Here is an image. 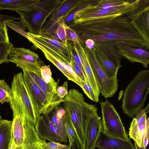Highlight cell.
<instances>
[{
    "label": "cell",
    "mask_w": 149,
    "mask_h": 149,
    "mask_svg": "<svg viewBox=\"0 0 149 149\" xmlns=\"http://www.w3.org/2000/svg\"><path fill=\"white\" fill-rule=\"evenodd\" d=\"M70 65L72 67L80 80L85 81L86 78V75L84 74L80 67L76 62L73 57Z\"/></svg>",
    "instance_id": "f35d334b"
},
{
    "label": "cell",
    "mask_w": 149,
    "mask_h": 149,
    "mask_svg": "<svg viewBox=\"0 0 149 149\" xmlns=\"http://www.w3.org/2000/svg\"><path fill=\"white\" fill-rule=\"evenodd\" d=\"M8 59H14L24 62L37 63H41L38 55L30 49L13 46L8 54Z\"/></svg>",
    "instance_id": "44dd1931"
},
{
    "label": "cell",
    "mask_w": 149,
    "mask_h": 149,
    "mask_svg": "<svg viewBox=\"0 0 149 149\" xmlns=\"http://www.w3.org/2000/svg\"><path fill=\"white\" fill-rule=\"evenodd\" d=\"M70 45L72 57L80 67L83 73L86 75L84 71L83 65L81 58L73 45H72L71 44H70Z\"/></svg>",
    "instance_id": "60d3db41"
},
{
    "label": "cell",
    "mask_w": 149,
    "mask_h": 149,
    "mask_svg": "<svg viewBox=\"0 0 149 149\" xmlns=\"http://www.w3.org/2000/svg\"><path fill=\"white\" fill-rule=\"evenodd\" d=\"M149 91V70L139 72L126 88L122 99L123 112L134 117L144 105Z\"/></svg>",
    "instance_id": "3957f363"
},
{
    "label": "cell",
    "mask_w": 149,
    "mask_h": 149,
    "mask_svg": "<svg viewBox=\"0 0 149 149\" xmlns=\"http://www.w3.org/2000/svg\"><path fill=\"white\" fill-rule=\"evenodd\" d=\"M18 18L0 14V42H9L8 34V29L5 23L6 21L14 20L17 19L20 20Z\"/></svg>",
    "instance_id": "f1b7e54d"
},
{
    "label": "cell",
    "mask_w": 149,
    "mask_h": 149,
    "mask_svg": "<svg viewBox=\"0 0 149 149\" xmlns=\"http://www.w3.org/2000/svg\"><path fill=\"white\" fill-rule=\"evenodd\" d=\"M82 0H63L44 25L40 34L45 31L54 22L61 17L66 16Z\"/></svg>",
    "instance_id": "9a60e30c"
},
{
    "label": "cell",
    "mask_w": 149,
    "mask_h": 149,
    "mask_svg": "<svg viewBox=\"0 0 149 149\" xmlns=\"http://www.w3.org/2000/svg\"><path fill=\"white\" fill-rule=\"evenodd\" d=\"M139 1L129 0L127 3L121 5L107 8L96 9L92 8V5L96 2L95 0L75 17L73 21L69 24H76L107 16L126 15L134 9Z\"/></svg>",
    "instance_id": "9c48e42d"
},
{
    "label": "cell",
    "mask_w": 149,
    "mask_h": 149,
    "mask_svg": "<svg viewBox=\"0 0 149 149\" xmlns=\"http://www.w3.org/2000/svg\"><path fill=\"white\" fill-rule=\"evenodd\" d=\"M134 146L135 149H146V148H145L142 145L141 147H139L135 142Z\"/></svg>",
    "instance_id": "f6af8a7d"
},
{
    "label": "cell",
    "mask_w": 149,
    "mask_h": 149,
    "mask_svg": "<svg viewBox=\"0 0 149 149\" xmlns=\"http://www.w3.org/2000/svg\"><path fill=\"white\" fill-rule=\"evenodd\" d=\"M73 46L81 60L86 78L96 97L99 98L100 92L88 57L81 42H73Z\"/></svg>",
    "instance_id": "2e32d148"
},
{
    "label": "cell",
    "mask_w": 149,
    "mask_h": 149,
    "mask_svg": "<svg viewBox=\"0 0 149 149\" xmlns=\"http://www.w3.org/2000/svg\"><path fill=\"white\" fill-rule=\"evenodd\" d=\"M11 89L13 93L20 100L26 117L35 125L37 117L25 85L22 72L14 76Z\"/></svg>",
    "instance_id": "7c38bea8"
},
{
    "label": "cell",
    "mask_w": 149,
    "mask_h": 149,
    "mask_svg": "<svg viewBox=\"0 0 149 149\" xmlns=\"http://www.w3.org/2000/svg\"><path fill=\"white\" fill-rule=\"evenodd\" d=\"M48 115L50 120L56 127L65 143H67L68 141L66 133L65 117L62 119L58 118L54 109Z\"/></svg>",
    "instance_id": "83f0119b"
},
{
    "label": "cell",
    "mask_w": 149,
    "mask_h": 149,
    "mask_svg": "<svg viewBox=\"0 0 149 149\" xmlns=\"http://www.w3.org/2000/svg\"><path fill=\"white\" fill-rule=\"evenodd\" d=\"M149 10L134 18L131 22L149 47Z\"/></svg>",
    "instance_id": "ffe728a7"
},
{
    "label": "cell",
    "mask_w": 149,
    "mask_h": 149,
    "mask_svg": "<svg viewBox=\"0 0 149 149\" xmlns=\"http://www.w3.org/2000/svg\"><path fill=\"white\" fill-rule=\"evenodd\" d=\"M1 116L0 115V120H1Z\"/></svg>",
    "instance_id": "bcb514c9"
},
{
    "label": "cell",
    "mask_w": 149,
    "mask_h": 149,
    "mask_svg": "<svg viewBox=\"0 0 149 149\" xmlns=\"http://www.w3.org/2000/svg\"><path fill=\"white\" fill-rule=\"evenodd\" d=\"M13 46L10 42H0V64L7 62L8 54Z\"/></svg>",
    "instance_id": "e575fe53"
},
{
    "label": "cell",
    "mask_w": 149,
    "mask_h": 149,
    "mask_svg": "<svg viewBox=\"0 0 149 149\" xmlns=\"http://www.w3.org/2000/svg\"><path fill=\"white\" fill-rule=\"evenodd\" d=\"M128 1L123 0H97L92 5V8L96 9L109 8L125 4Z\"/></svg>",
    "instance_id": "1f68e13d"
},
{
    "label": "cell",
    "mask_w": 149,
    "mask_h": 149,
    "mask_svg": "<svg viewBox=\"0 0 149 149\" xmlns=\"http://www.w3.org/2000/svg\"><path fill=\"white\" fill-rule=\"evenodd\" d=\"M37 135L41 140L65 143L56 128L50 120L48 114L37 117L35 125Z\"/></svg>",
    "instance_id": "4fadbf2b"
},
{
    "label": "cell",
    "mask_w": 149,
    "mask_h": 149,
    "mask_svg": "<svg viewBox=\"0 0 149 149\" xmlns=\"http://www.w3.org/2000/svg\"><path fill=\"white\" fill-rule=\"evenodd\" d=\"M63 100L64 108L68 113L81 148L84 149L88 125L92 117L98 113L97 108L86 102L82 94L76 89L70 90Z\"/></svg>",
    "instance_id": "7a4b0ae2"
},
{
    "label": "cell",
    "mask_w": 149,
    "mask_h": 149,
    "mask_svg": "<svg viewBox=\"0 0 149 149\" xmlns=\"http://www.w3.org/2000/svg\"><path fill=\"white\" fill-rule=\"evenodd\" d=\"M149 137V125L147 128L146 132L143 139L142 145L144 147L146 148L148 143Z\"/></svg>",
    "instance_id": "b9f144b4"
},
{
    "label": "cell",
    "mask_w": 149,
    "mask_h": 149,
    "mask_svg": "<svg viewBox=\"0 0 149 149\" xmlns=\"http://www.w3.org/2000/svg\"><path fill=\"white\" fill-rule=\"evenodd\" d=\"M9 61L15 63L17 67L30 75L37 85L45 93L49 104L53 109L63 102V99L60 98L57 94L58 82L55 81L47 84L42 79L40 70L41 63H30L14 59H9Z\"/></svg>",
    "instance_id": "5b68a950"
},
{
    "label": "cell",
    "mask_w": 149,
    "mask_h": 149,
    "mask_svg": "<svg viewBox=\"0 0 149 149\" xmlns=\"http://www.w3.org/2000/svg\"><path fill=\"white\" fill-rule=\"evenodd\" d=\"M95 149H135L130 138L125 141L110 137L102 131L95 145Z\"/></svg>",
    "instance_id": "5bb4252c"
},
{
    "label": "cell",
    "mask_w": 149,
    "mask_h": 149,
    "mask_svg": "<svg viewBox=\"0 0 149 149\" xmlns=\"http://www.w3.org/2000/svg\"><path fill=\"white\" fill-rule=\"evenodd\" d=\"M102 131L101 119L97 113L92 116L89 121L84 149H95L96 143Z\"/></svg>",
    "instance_id": "e0dca14e"
},
{
    "label": "cell",
    "mask_w": 149,
    "mask_h": 149,
    "mask_svg": "<svg viewBox=\"0 0 149 149\" xmlns=\"http://www.w3.org/2000/svg\"><path fill=\"white\" fill-rule=\"evenodd\" d=\"M38 145L41 149H70L68 145H64L59 142H47L40 139Z\"/></svg>",
    "instance_id": "836d02e7"
},
{
    "label": "cell",
    "mask_w": 149,
    "mask_h": 149,
    "mask_svg": "<svg viewBox=\"0 0 149 149\" xmlns=\"http://www.w3.org/2000/svg\"><path fill=\"white\" fill-rule=\"evenodd\" d=\"M148 10H149V0H139L134 9L125 16L130 21L134 18Z\"/></svg>",
    "instance_id": "f546056e"
},
{
    "label": "cell",
    "mask_w": 149,
    "mask_h": 149,
    "mask_svg": "<svg viewBox=\"0 0 149 149\" xmlns=\"http://www.w3.org/2000/svg\"><path fill=\"white\" fill-rule=\"evenodd\" d=\"M119 53L130 61L141 63L146 68L149 64V53L146 50L141 48L127 47L120 50Z\"/></svg>",
    "instance_id": "ac0fdd59"
},
{
    "label": "cell",
    "mask_w": 149,
    "mask_h": 149,
    "mask_svg": "<svg viewBox=\"0 0 149 149\" xmlns=\"http://www.w3.org/2000/svg\"><path fill=\"white\" fill-rule=\"evenodd\" d=\"M35 47L41 50L43 53L46 58L54 65L69 80L72 81L81 88V80L76 79L65 68L62 63L61 61L51 54L38 45L34 44Z\"/></svg>",
    "instance_id": "484cf974"
},
{
    "label": "cell",
    "mask_w": 149,
    "mask_h": 149,
    "mask_svg": "<svg viewBox=\"0 0 149 149\" xmlns=\"http://www.w3.org/2000/svg\"><path fill=\"white\" fill-rule=\"evenodd\" d=\"M64 26L67 40L71 41L74 43L81 42L80 39L76 31L65 23Z\"/></svg>",
    "instance_id": "8d00e7d4"
},
{
    "label": "cell",
    "mask_w": 149,
    "mask_h": 149,
    "mask_svg": "<svg viewBox=\"0 0 149 149\" xmlns=\"http://www.w3.org/2000/svg\"><path fill=\"white\" fill-rule=\"evenodd\" d=\"M149 111V104H148L145 108L142 109L139 111L135 118L137 123L139 124L143 123L147 120V114Z\"/></svg>",
    "instance_id": "74e56055"
},
{
    "label": "cell",
    "mask_w": 149,
    "mask_h": 149,
    "mask_svg": "<svg viewBox=\"0 0 149 149\" xmlns=\"http://www.w3.org/2000/svg\"><path fill=\"white\" fill-rule=\"evenodd\" d=\"M65 129L66 135L68 140L69 146L70 148L77 138V135L68 113L65 110Z\"/></svg>",
    "instance_id": "4dcf8cb0"
},
{
    "label": "cell",
    "mask_w": 149,
    "mask_h": 149,
    "mask_svg": "<svg viewBox=\"0 0 149 149\" xmlns=\"http://www.w3.org/2000/svg\"><path fill=\"white\" fill-rule=\"evenodd\" d=\"M149 125V118L145 121L137 124L135 118L131 123L129 129L130 138L132 139L139 147L142 144L143 139L147 126Z\"/></svg>",
    "instance_id": "603a6c76"
},
{
    "label": "cell",
    "mask_w": 149,
    "mask_h": 149,
    "mask_svg": "<svg viewBox=\"0 0 149 149\" xmlns=\"http://www.w3.org/2000/svg\"><path fill=\"white\" fill-rule=\"evenodd\" d=\"M62 0H40L33 6L15 10L20 21L32 34H40L47 19L60 6Z\"/></svg>",
    "instance_id": "277c9868"
},
{
    "label": "cell",
    "mask_w": 149,
    "mask_h": 149,
    "mask_svg": "<svg viewBox=\"0 0 149 149\" xmlns=\"http://www.w3.org/2000/svg\"><path fill=\"white\" fill-rule=\"evenodd\" d=\"M40 0H0V10L15 11L33 6Z\"/></svg>",
    "instance_id": "4316f807"
},
{
    "label": "cell",
    "mask_w": 149,
    "mask_h": 149,
    "mask_svg": "<svg viewBox=\"0 0 149 149\" xmlns=\"http://www.w3.org/2000/svg\"><path fill=\"white\" fill-rule=\"evenodd\" d=\"M100 103L103 132L110 137L128 141L129 138L120 117L113 104L107 99Z\"/></svg>",
    "instance_id": "8992f818"
},
{
    "label": "cell",
    "mask_w": 149,
    "mask_h": 149,
    "mask_svg": "<svg viewBox=\"0 0 149 149\" xmlns=\"http://www.w3.org/2000/svg\"><path fill=\"white\" fill-rule=\"evenodd\" d=\"M23 72L24 83L37 117L49 113L53 109L49 105L45 94L30 75L25 71Z\"/></svg>",
    "instance_id": "8fae6325"
},
{
    "label": "cell",
    "mask_w": 149,
    "mask_h": 149,
    "mask_svg": "<svg viewBox=\"0 0 149 149\" xmlns=\"http://www.w3.org/2000/svg\"><path fill=\"white\" fill-rule=\"evenodd\" d=\"M85 46L89 49H93L95 46L94 41L91 39H88L84 42Z\"/></svg>",
    "instance_id": "7bdbcfd3"
},
{
    "label": "cell",
    "mask_w": 149,
    "mask_h": 149,
    "mask_svg": "<svg viewBox=\"0 0 149 149\" xmlns=\"http://www.w3.org/2000/svg\"><path fill=\"white\" fill-rule=\"evenodd\" d=\"M83 47L88 57L100 93L106 98L112 97L118 88L117 77H110L107 75L98 61L94 48L89 49L85 46Z\"/></svg>",
    "instance_id": "52a82bcc"
},
{
    "label": "cell",
    "mask_w": 149,
    "mask_h": 149,
    "mask_svg": "<svg viewBox=\"0 0 149 149\" xmlns=\"http://www.w3.org/2000/svg\"><path fill=\"white\" fill-rule=\"evenodd\" d=\"M41 77L46 83H50L55 81L52 77V73L49 65H43L40 68Z\"/></svg>",
    "instance_id": "d590c367"
},
{
    "label": "cell",
    "mask_w": 149,
    "mask_h": 149,
    "mask_svg": "<svg viewBox=\"0 0 149 149\" xmlns=\"http://www.w3.org/2000/svg\"><path fill=\"white\" fill-rule=\"evenodd\" d=\"M68 26L76 31L81 43L93 40L95 46L120 68L122 58L120 50L129 47L149 49L125 15L107 16Z\"/></svg>",
    "instance_id": "6da1fadb"
},
{
    "label": "cell",
    "mask_w": 149,
    "mask_h": 149,
    "mask_svg": "<svg viewBox=\"0 0 149 149\" xmlns=\"http://www.w3.org/2000/svg\"><path fill=\"white\" fill-rule=\"evenodd\" d=\"M27 33L31 36L29 40L33 45H38L61 61L70 63L72 57L70 44L46 36Z\"/></svg>",
    "instance_id": "ba28073f"
},
{
    "label": "cell",
    "mask_w": 149,
    "mask_h": 149,
    "mask_svg": "<svg viewBox=\"0 0 149 149\" xmlns=\"http://www.w3.org/2000/svg\"><path fill=\"white\" fill-rule=\"evenodd\" d=\"M33 124L29 125L26 128V136L24 145L18 146L15 143L12 139L9 149H41L38 145L40 140Z\"/></svg>",
    "instance_id": "d6986e66"
},
{
    "label": "cell",
    "mask_w": 149,
    "mask_h": 149,
    "mask_svg": "<svg viewBox=\"0 0 149 149\" xmlns=\"http://www.w3.org/2000/svg\"><path fill=\"white\" fill-rule=\"evenodd\" d=\"M13 96L11 88L5 81L4 79H0V102L10 103Z\"/></svg>",
    "instance_id": "d6a6232c"
},
{
    "label": "cell",
    "mask_w": 149,
    "mask_h": 149,
    "mask_svg": "<svg viewBox=\"0 0 149 149\" xmlns=\"http://www.w3.org/2000/svg\"><path fill=\"white\" fill-rule=\"evenodd\" d=\"M94 48L98 61L107 75L110 77H117L120 68L116 66L100 49L95 46Z\"/></svg>",
    "instance_id": "cb8c5ba5"
},
{
    "label": "cell",
    "mask_w": 149,
    "mask_h": 149,
    "mask_svg": "<svg viewBox=\"0 0 149 149\" xmlns=\"http://www.w3.org/2000/svg\"><path fill=\"white\" fill-rule=\"evenodd\" d=\"M12 121L0 120V149H9L13 137Z\"/></svg>",
    "instance_id": "d4e9b609"
},
{
    "label": "cell",
    "mask_w": 149,
    "mask_h": 149,
    "mask_svg": "<svg viewBox=\"0 0 149 149\" xmlns=\"http://www.w3.org/2000/svg\"><path fill=\"white\" fill-rule=\"evenodd\" d=\"M40 34L49 36L65 44L68 43L63 17L54 22L48 29Z\"/></svg>",
    "instance_id": "7402d4cb"
},
{
    "label": "cell",
    "mask_w": 149,
    "mask_h": 149,
    "mask_svg": "<svg viewBox=\"0 0 149 149\" xmlns=\"http://www.w3.org/2000/svg\"><path fill=\"white\" fill-rule=\"evenodd\" d=\"M70 149H81L77 138Z\"/></svg>",
    "instance_id": "ee69618b"
},
{
    "label": "cell",
    "mask_w": 149,
    "mask_h": 149,
    "mask_svg": "<svg viewBox=\"0 0 149 149\" xmlns=\"http://www.w3.org/2000/svg\"><path fill=\"white\" fill-rule=\"evenodd\" d=\"M10 103L13 111L12 130L13 140L17 146H22L26 136L27 118L20 100L13 93Z\"/></svg>",
    "instance_id": "30bf717a"
},
{
    "label": "cell",
    "mask_w": 149,
    "mask_h": 149,
    "mask_svg": "<svg viewBox=\"0 0 149 149\" xmlns=\"http://www.w3.org/2000/svg\"><path fill=\"white\" fill-rule=\"evenodd\" d=\"M56 91L58 96L61 98L63 99L68 93V81H65L61 86H58Z\"/></svg>",
    "instance_id": "ab89813d"
}]
</instances>
